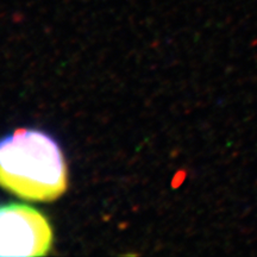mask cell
<instances>
[{"label":"cell","instance_id":"cell-1","mask_svg":"<svg viewBox=\"0 0 257 257\" xmlns=\"http://www.w3.org/2000/svg\"><path fill=\"white\" fill-rule=\"evenodd\" d=\"M0 186L29 201L60 198L68 186V175L56 141L34 128H19L2 138Z\"/></svg>","mask_w":257,"mask_h":257},{"label":"cell","instance_id":"cell-2","mask_svg":"<svg viewBox=\"0 0 257 257\" xmlns=\"http://www.w3.org/2000/svg\"><path fill=\"white\" fill-rule=\"evenodd\" d=\"M51 244V226L40 211L21 204L0 207V256H46Z\"/></svg>","mask_w":257,"mask_h":257}]
</instances>
